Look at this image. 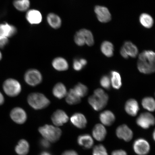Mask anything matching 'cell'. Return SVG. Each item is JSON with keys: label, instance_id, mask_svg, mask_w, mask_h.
Masks as SVG:
<instances>
[{"label": "cell", "instance_id": "6da1fadb", "mask_svg": "<svg viewBox=\"0 0 155 155\" xmlns=\"http://www.w3.org/2000/svg\"><path fill=\"white\" fill-rule=\"evenodd\" d=\"M155 54L151 50L143 51L139 56L137 67L140 72L145 74L154 73L155 70Z\"/></svg>", "mask_w": 155, "mask_h": 155}, {"label": "cell", "instance_id": "7a4b0ae2", "mask_svg": "<svg viewBox=\"0 0 155 155\" xmlns=\"http://www.w3.org/2000/svg\"><path fill=\"white\" fill-rule=\"evenodd\" d=\"M108 96L101 89L98 88L94 91V94L89 97V104L96 111H98L104 108L107 104Z\"/></svg>", "mask_w": 155, "mask_h": 155}, {"label": "cell", "instance_id": "3957f363", "mask_svg": "<svg viewBox=\"0 0 155 155\" xmlns=\"http://www.w3.org/2000/svg\"><path fill=\"white\" fill-rule=\"evenodd\" d=\"M38 131L44 138L51 143L55 142L59 140L62 134L61 129L59 128L49 125L40 127Z\"/></svg>", "mask_w": 155, "mask_h": 155}, {"label": "cell", "instance_id": "277c9868", "mask_svg": "<svg viewBox=\"0 0 155 155\" xmlns=\"http://www.w3.org/2000/svg\"><path fill=\"white\" fill-rule=\"evenodd\" d=\"M28 104L35 110H41L47 107L50 104L49 100L44 94L39 93H33L29 95Z\"/></svg>", "mask_w": 155, "mask_h": 155}, {"label": "cell", "instance_id": "5b68a950", "mask_svg": "<svg viewBox=\"0 0 155 155\" xmlns=\"http://www.w3.org/2000/svg\"><path fill=\"white\" fill-rule=\"evenodd\" d=\"M3 88L5 94L10 97L18 96L22 90L20 83L13 79H8L6 80L4 83Z\"/></svg>", "mask_w": 155, "mask_h": 155}, {"label": "cell", "instance_id": "8992f818", "mask_svg": "<svg viewBox=\"0 0 155 155\" xmlns=\"http://www.w3.org/2000/svg\"><path fill=\"white\" fill-rule=\"evenodd\" d=\"M25 82L31 86H36L42 82V77L41 73L38 70L31 69L25 73L24 76Z\"/></svg>", "mask_w": 155, "mask_h": 155}, {"label": "cell", "instance_id": "52a82bcc", "mask_svg": "<svg viewBox=\"0 0 155 155\" xmlns=\"http://www.w3.org/2000/svg\"><path fill=\"white\" fill-rule=\"evenodd\" d=\"M137 124L144 129H148L155 124L154 116L149 112H144L139 116L137 120Z\"/></svg>", "mask_w": 155, "mask_h": 155}, {"label": "cell", "instance_id": "ba28073f", "mask_svg": "<svg viewBox=\"0 0 155 155\" xmlns=\"http://www.w3.org/2000/svg\"><path fill=\"white\" fill-rule=\"evenodd\" d=\"M133 149L136 153L138 155H146L148 153L150 146L145 139L140 138L136 140L133 144Z\"/></svg>", "mask_w": 155, "mask_h": 155}, {"label": "cell", "instance_id": "9c48e42d", "mask_svg": "<svg viewBox=\"0 0 155 155\" xmlns=\"http://www.w3.org/2000/svg\"><path fill=\"white\" fill-rule=\"evenodd\" d=\"M11 119L15 123L21 124L26 121L27 115L26 112L20 107H15L12 110L10 113Z\"/></svg>", "mask_w": 155, "mask_h": 155}, {"label": "cell", "instance_id": "30bf717a", "mask_svg": "<svg viewBox=\"0 0 155 155\" xmlns=\"http://www.w3.org/2000/svg\"><path fill=\"white\" fill-rule=\"evenodd\" d=\"M94 12L96 13L98 20L100 22L106 23L111 20V13L106 7L97 5L95 7Z\"/></svg>", "mask_w": 155, "mask_h": 155}, {"label": "cell", "instance_id": "8fae6325", "mask_svg": "<svg viewBox=\"0 0 155 155\" xmlns=\"http://www.w3.org/2000/svg\"><path fill=\"white\" fill-rule=\"evenodd\" d=\"M69 117L66 113L61 110H58L54 112L51 117L53 123L57 127L63 125L68 121Z\"/></svg>", "mask_w": 155, "mask_h": 155}, {"label": "cell", "instance_id": "7c38bea8", "mask_svg": "<svg viewBox=\"0 0 155 155\" xmlns=\"http://www.w3.org/2000/svg\"><path fill=\"white\" fill-rule=\"evenodd\" d=\"M116 134L119 138L126 141H130L133 137V132L127 125H123L117 127Z\"/></svg>", "mask_w": 155, "mask_h": 155}, {"label": "cell", "instance_id": "4fadbf2b", "mask_svg": "<svg viewBox=\"0 0 155 155\" xmlns=\"http://www.w3.org/2000/svg\"><path fill=\"white\" fill-rule=\"evenodd\" d=\"M71 121L73 124L79 129H83L86 127L87 120L85 116L83 114L75 113L71 116Z\"/></svg>", "mask_w": 155, "mask_h": 155}, {"label": "cell", "instance_id": "5bb4252c", "mask_svg": "<svg viewBox=\"0 0 155 155\" xmlns=\"http://www.w3.org/2000/svg\"><path fill=\"white\" fill-rule=\"evenodd\" d=\"M26 18L30 24L37 25L41 22L42 16L39 11L35 9H31L27 13Z\"/></svg>", "mask_w": 155, "mask_h": 155}, {"label": "cell", "instance_id": "9a60e30c", "mask_svg": "<svg viewBox=\"0 0 155 155\" xmlns=\"http://www.w3.org/2000/svg\"><path fill=\"white\" fill-rule=\"evenodd\" d=\"M125 109L129 115L135 116L137 115L139 110L138 102L136 100L131 99L126 102Z\"/></svg>", "mask_w": 155, "mask_h": 155}, {"label": "cell", "instance_id": "2e32d148", "mask_svg": "<svg viewBox=\"0 0 155 155\" xmlns=\"http://www.w3.org/2000/svg\"><path fill=\"white\" fill-rule=\"evenodd\" d=\"M107 134L106 129L101 124L95 126L92 131L93 137L97 140L102 141L105 138Z\"/></svg>", "mask_w": 155, "mask_h": 155}, {"label": "cell", "instance_id": "e0dca14e", "mask_svg": "<svg viewBox=\"0 0 155 155\" xmlns=\"http://www.w3.org/2000/svg\"><path fill=\"white\" fill-rule=\"evenodd\" d=\"M100 119L104 125L109 126L112 125L115 121V117L113 112L107 110L100 114Z\"/></svg>", "mask_w": 155, "mask_h": 155}, {"label": "cell", "instance_id": "ac0fdd59", "mask_svg": "<svg viewBox=\"0 0 155 155\" xmlns=\"http://www.w3.org/2000/svg\"><path fill=\"white\" fill-rule=\"evenodd\" d=\"M52 64L54 68L59 71H67L69 68L68 63L67 60L62 57L55 58L52 61Z\"/></svg>", "mask_w": 155, "mask_h": 155}, {"label": "cell", "instance_id": "d6986e66", "mask_svg": "<svg viewBox=\"0 0 155 155\" xmlns=\"http://www.w3.org/2000/svg\"><path fill=\"white\" fill-rule=\"evenodd\" d=\"M77 141L79 145L87 149L91 148L94 143L92 137L88 134H83L79 136Z\"/></svg>", "mask_w": 155, "mask_h": 155}, {"label": "cell", "instance_id": "ffe728a7", "mask_svg": "<svg viewBox=\"0 0 155 155\" xmlns=\"http://www.w3.org/2000/svg\"><path fill=\"white\" fill-rule=\"evenodd\" d=\"M67 90L65 85L62 83H58L54 86L53 94L55 97L61 99L66 96Z\"/></svg>", "mask_w": 155, "mask_h": 155}, {"label": "cell", "instance_id": "44dd1931", "mask_svg": "<svg viewBox=\"0 0 155 155\" xmlns=\"http://www.w3.org/2000/svg\"><path fill=\"white\" fill-rule=\"evenodd\" d=\"M30 145L28 141L22 139L19 141L15 148V151L19 155H26L28 153Z\"/></svg>", "mask_w": 155, "mask_h": 155}, {"label": "cell", "instance_id": "7402d4cb", "mask_svg": "<svg viewBox=\"0 0 155 155\" xmlns=\"http://www.w3.org/2000/svg\"><path fill=\"white\" fill-rule=\"evenodd\" d=\"M127 55L133 58H135L138 54V50L134 44L130 41H126L122 47Z\"/></svg>", "mask_w": 155, "mask_h": 155}, {"label": "cell", "instance_id": "603a6c76", "mask_svg": "<svg viewBox=\"0 0 155 155\" xmlns=\"http://www.w3.org/2000/svg\"><path fill=\"white\" fill-rule=\"evenodd\" d=\"M47 20L48 24L52 28L57 29L61 26V18L54 13H51L48 14Z\"/></svg>", "mask_w": 155, "mask_h": 155}, {"label": "cell", "instance_id": "cb8c5ba5", "mask_svg": "<svg viewBox=\"0 0 155 155\" xmlns=\"http://www.w3.org/2000/svg\"><path fill=\"white\" fill-rule=\"evenodd\" d=\"M102 53L106 57L110 58L114 55V47L113 44L109 41L103 42L101 46Z\"/></svg>", "mask_w": 155, "mask_h": 155}, {"label": "cell", "instance_id": "d4e9b609", "mask_svg": "<svg viewBox=\"0 0 155 155\" xmlns=\"http://www.w3.org/2000/svg\"><path fill=\"white\" fill-rule=\"evenodd\" d=\"M66 101L68 104L73 105L79 103L81 101V98L78 95L73 89H71L66 96Z\"/></svg>", "mask_w": 155, "mask_h": 155}, {"label": "cell", "instance_id": "484cf974", "mask_svg": "<svg viewBox=\"0 0 155 155\" xmlns=\"http://www.w3.org/2000/svg\"><path fill=\"white\" fill-rule=\"evenodd\" d=\"M112 87L114 89L119 90L122 86L121 79L120 73L116 71H112L110 73Z\"/></svg>", "mask_w": 155, "mask_h": 155}, {"label": "cell", "instance_id": "4316f807", "mask_svg": "<svg viewBox=\"0 0 155 155\" xmlns=\"http://www.w3.org/2000/svg\"><path fill=\"white\" fill-rule=\"evenodd\" d=\"M139 21L143 26L147 28H152L154 23L152 17L147 13H143L140 15Z\"/></svg>", "mask_w": 155, "mask_h": 155}, {"label": "cell", "instance_id": "83f0119b", "mask_svg": "<svg viewBox=\"0 0 155 155\" xmlns=\"http://www.w3.org/2000/svg\"><path fill=\"white\" fill-rule=\"evenodd\" d=\"M143 107L148 111H154L155 109V102L154 98L151 97H146L142 101Z\"/></svg>", "mask_w": 155, "mask_h": 155}, {"label": "cell", "instance_id": "f1b7e54d", "mask_svg": "<svg viewBox=\"0 0 155 155\" xmlns=\"http://www.w3.org/2000/svg\"><path fill=\"white\" fill-rule=\"evenodd\" d=\"M13 5L18 10L25 11L30 7V2L29 0H15L13 2Z\"/></svg>", "mask_w": 155, "mask_h": 155}, {"label": "cell", "instance_id": "f546056e", "mask_svg": "<svg viewBox=\"0 0 155 155\" xmlns=\"http://www.w3.org/2000/svg\"><path fill=\"white\" fill-rule=\"evenodd\" d=\"M3 26L4 36L7 38H10L16 34L17 32V29L14 26L7 23L3 24Z\"/></svg>", "mask_w": 155, "mask_h": 155}, {"label": "cell", "instance_id": "4dcf8cb0", "mask_svg": "<svg viewBox=\"0 0 155 155\" xmlns=\"http://www.w3.org/2000/svg\"><path fill=\"white\" fill-rule=\"evenodd\" d=\"M73 90L81 98L86 96L88 92V88L87 87L81 83H79L77 84Z\"/></svg>", "mask_w": 155, "mask_h": 155}, {"label": "cell", "instance_id": "1f68e13d", "mask_svg": "<svg viewBox=\"0 0 155 155\" xmlns=\"http://www.w3.org/2000/svg\"><path fill=\"white\" fill-rule=\"evenodd\" d=\"M80 30L86 38V44L88 46L93 45L94 44V39L92 33L87 29H82Z\"/></svg>", "mask_w": 155, "mask_h": 155}, {"label": "cell", "instance_id": "d6a6232c", "mask_svg": "<svg viewBox=\"0 0 155 155\" xmlns=\"http://www.w3.org/2000/svg\"><path fill=\"white\" fill-rule=\"evenodd\" d=\"M74 41L77 45L79 46H83L86 44V38L80 30L75 34Z\"/></svg>", "mask_w": 155, "mask_h": 155}, {"label": "cell", "instance_id": "836d02e7", "mask_svg": "<svg viewBox=\"0 0 155 155\" xmlns=\"http://www.w3.org/2000/svg\"><path fill=\"white\" fill-rule=\"evenodd\" d=\"M93 155H108L105 147L102 145H96L93 149Z\"/></svg>", "mask_w": 155, "mask_h": 155}, {"label": "cell", "instance_id": "e575fe53", "mask_svg": "<svg viewBox=\"0 0 155 155\" xmlns=\"http://www.w3.org/2000/svg\"><path fill=\"white\" fill-rule=\"evenodd\" d=\"M100 84L106 90H109L111 87V81L107 75H104L103 76L100 81Z\"/></svg>", "mask_w": 155, "mask_h": 155}, {"label": "cell", "instance_id": "d590c367", "mask_svg": "<svg viewBox=\"0 0 155 155\" xmlns=\"http://www.w3.org/2000/svg\"><path fill=\"white\" fill-rule=\"evenodd\" d=\"M73 68L75 71H79L82 70L83 67L81 64L79 59H75L73 61Z\"/></svg>", "mask_w": 155, "mask_h": 155}, {"label": "cell", "instance_id": "8d00e7d4", "mask_svg": "<svg viewBox=\"0 0 155 155\" xmlns=\"http://www.w3.org/2000/svg\"><path fill=\"white\" fill-rule=\"evenodd\" d=\"M8 38L5 36H0V48H4L8 43Z\"/></svg>", "mask_w": 155, "mask_h": 155}, {"label": "cell", "instance_id": "74e56055", "mask_svg": "<svg viewBox=\"0 0 155 155\" xmlns=\"http://www.w3.org/2000/svg\"><path fill=\"white\" fill-rule=\"evenodd\" d=\"M50 143L49 141L43 138L41 139L40 142V146L45 149H48L50 147Z\"/></svg>", "mask_w": 155, "mask_h": 155}, {"label": "cell", "instance_id": "f35d334b", "mask_svg": "<svg viewBox=\"0 0 155 155\" xmlns=\"http://www.w3.org/2000/svg\"><path fill=\"white\" fill-rule=\"evenodd\" d=\"M111 155H127V153L123 150H116L112 153Z\"/></svg>", "mask_w": 155, "mask_h": 155}, {"label": "cell", "instance_id": "ab89813d", "mask_svg": "<svg viewBox=\"0 0 155 155\" xmlns=\"http://www.w3.org/2000/svg\"><path fill=\"white\" fill-rule=\"evenodd\" d=\"M61 155H78V154L74 150H68L64 152Z\"/></svg>", "mask_w": 155, "mask_h": 155}, {"label": "cell", "instance_id": "60d3db41", "mask_svg": "<svg viewBox=\"0 0 155 155\" xmlns=\"http://www.w3.org/2000/svg\"><path fill=\"white\" fill-rule=\"evenodd\" d=\"M120 53L121 55L125 59H127L129 58V56L127 55V53H126L124 50L123 48H121L120 49Z\"/></svg>", "mask_w": 155, "mask_h": 155}, {"label": "cell", "instance_id": "b9f144b4", "mask_svg": "<svg viewBox=\"0 0 155 155\" xmlns=\"http://www.w3.org/2000/svg\"><path fill=\"white\" fill-rule=\"evenodd\" d=\"M79 60V61H80V63H81V64H82V66L83 67L86 66L87 63V62L86 60L84 59H83V58H82V59H81Z\"/></svg>", "mask_w": 155, "mask_h": 155}, {"label": "cell", "instance_id": "7bdbcfd3", "mask_svg": "<svg viewBox=\"0 0 155 155\" xmlns=\"http://www.w3.org/2000/svg\"><path fill=\"white\" fill-rule=\"evenodd\" d=\"M4 97L3 94L0 92V105L2 104L4 102Z\"/></svg>", "mask_w": 155, "mask_h": 155}, {"label": "cell", "instance_id": "ee69618b", "mask_svg": "<svg viewBox=\"0 0 155 155\" xmlns=\"http://www.w3.org/2000/svg\"><path fill=\"white\" fill-rule=\"evenodd\" d=\"M4 36V31L3 24H0V36Z\"/></svg>", "mask_w": 155, "mask_h": 155}, {"label": "cell", "instance_id": "f6af8a7d", "mask_svg": "<svg viewBox=\"0 0 155 155\" xmlns=\"http://www.w3.org/2000/svg\"><path fill=\"white\" fill-rule=\"evenodd\" d=\"M40 155H51L49 152H46V151H44L41 153Z\"/></svg>", "mask_w": 155, "mask_h": 155}, {"label": "cell", "instance_id": "bcb514c9", "mask_svg": "<svg viewBox=\"0 0 155 155\" xmlns=\"http://www.w3.org/2000/svg\"><path fill=\"white\" fill-rule=\"evenodd\" d=\"M2 58V55L1 52H0V61H1Z\"/></svg>", "mask_w": 155, "mask_h": 155}, {"label": "cell", "instance_id": "7dc6e473", "mask_svg": "<svg viewBox=\"0 0 155 155\" xmlns=\"http://www.w3.org/2000/svg\"><path fill=\"white\" fill-rule=\"evenodd\" d=\"M153 139L154 140L155 139V132H154L153 134Z\"/></svg>", "mask_w": 155, "mask_h": 155}]
</instances>
